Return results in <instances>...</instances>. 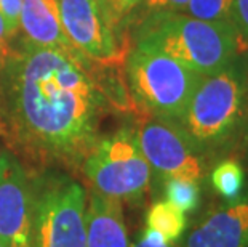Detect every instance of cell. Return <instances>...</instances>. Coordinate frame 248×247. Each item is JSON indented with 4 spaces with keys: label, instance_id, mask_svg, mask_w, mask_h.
I'll return each instance as SVG.
<instances>
[{
    "label": "cell",
    "instance_id": "obj_5",
    "mask_svg": "<svg viewBox=\"0 0 248 247\" xmlns=\"http://www.w3.org/2000/svg\"><path fill=\"white\" fill-rule=\"evenodd\" d=\"M92 193L120 202H141L149 191L152 169L142 156L135 127L124 125L101 135L80 170Z\"/></svg>",
    "mask_w": 248,
    "mask_h": 247
},
{
    "label": "cell",
    "instance_id": "obj_16",
    "mask_svg": "<svg viewBox=\"0 0 248 247\" xmlns=\"http://www.w3.org/2000/svg\"><path fill=\"white\" fill-rule=\"evenodd\" d=\"M234 0H189L186 15L212 23H229Z\"/></svg>",
    "mask_w": 248,
    "mask_h": 247
},
{
    "label": "cell",
    "instance_id": "obj_2",
    "mask_svg": "<svg viewBox=\"0 0 248 247\" xmlns=\"http://www.w3.org/2000/svg\"><path fill=\"white\" fill-rule=\"evenodd\" d=\"M128 39L131 47L159 51L202 77L224 69L239 55L229 23H212L186 13L147 16L131 26Z\"/></svg>",
    "mask_w": 248,
    "mask_h": 247
},
{
    "label": "cell",
    "instance_id": "obj_20",
    "mask_svg": "<svg viewBox=\"0 0 248 247\" xmlns=\"http://www.w3.org/2000/svg\"><path fill=\"white\" fill-rule=\"evenodd\" d=\"M23 0H0V16L7 26L10 39H15L19 34V13Z\"/></svg>",
    "mask_w": 248,
    "mask_h": 247
},
{
    "label": "cell",
    "instance_id": "obj_11",
    "mask_svg": "<svg viewBox=\"0 0 248 247\" xmlns=\"http://www.w3.org/2000/svg\"><path fill=\"white\" fill-rule=\"evenodd\" d=\"M21 37L46 49H74L62 29L58 0H23L19 13Z\"/></svg>",
    "mask_w": 248,
    "mask_h": 247
},
{
    "label": "cell",
    "instance_id": "obj_3",
    "mask_svg": "<svg viewBox=\"0 0 248 247\" xmlns=\"http://www.w3.org/2000/svg\"><path fill=\"white\" fill-rule=\"evenodd\" d=\"M235 60L224 69L200 79L176 124L203 159L232 152L248 111L245 85Z\"/></svg>",
    "mask_w": 248,
    "mask_h": 247
},
{
    "label": "cell",
    "instance_id": "obj_21",
    "mask_svg": "<svg viewBox=\"0 0 248 247\" xmlns=\"http://www.w3.org/2000/svg\"><path fill=\"white\" fill-rule=\"evenodd\" d=\"M234 159H242V161H247L248 162V111L244 117V122H242V127H240V132H239V136H237V141H235V146L234 149Z\"/></svg>",
    "mask_w": 248,
    "mask_h": 247
},
{
    "label": "cell",
    "instance_id": "obj_19",
    "mask_svg": "<svg viewBox=\"0 0 248 247\" xmlns=\"http://www.w3.org/2000/svg\"><path fill=\"white\" fill-rule=\"evenodd\" d=\"M231 26L234 29L239 53L248 49V0H234L231 8Z\"/></svg>",
    "mask_w": 248,
    "mask_h": 247
},
{
    "label": "cell",
    "instance_id": "obj_26",
    "mask_svg": "<svg viewBox=\"0 0 248 247\" xmlns=\"http://www.w3.org/2000/svg\"><path fill=\"white\" fill-rule=\"evenodd\" d=\"M0 138H2V124H0Z\"/></svg>",
    "mask_w": 248,
    "mask_h": 247
},
{
    "label": "cell",
    "instance_id": "obj_22",
    "mask_svg": "<svg viewBox=\"0 0 248 247\" xmlns=\"http://www.w3.org/2000/svg\"><path fill=\"white\" fill-rule=\"evenodd\" d=\"M131 247H170V244H167L154 231L146 228L144 233L141 234V238H138V241Z\"/></svg>",
    "mask_w": 248,
    "mask_h": 247
},
{
    "label": "cell",
    "instance_id": "obj_18",
    "mask_svg": "<svg viewBox=\"0 0 248 247\" xmlns=\"http://www.w3.org/2000/svg\"><path fill=\"white\" fill-rule=\"evenodd\" d=\"M187 3H189V0H142L141 7L138 10V13H136L135 21L131 26H135L138 21L144 19L147 16H154V15L186 13Z\"/></svg>",
    "mask_w": 248,
    "mask_h": 247
},
{
    "label": "cell",
    "instance_id": "obj_25",
    "mask_svg": "<svg viewBox=\"0 0 248 247\" xmlns=\"http://www.w3.org/2000/svg\"><path fill=\"white\" fill-rule=\"evenodd\" d=\"M0 247H8V246H7V244H5V243H3V241H2V239H0Z\"/></svg>",
    "mask_w": 248,
    "mask_h": 247
},
{
    "label": "cell",
    "instance_id": "obj_24",
    "mask_svg": "<svg viewBox=\"0 0 248 247\" xmlns=\"http://www.w3.org/2000/svg\"><path fill=\"white\" fill-rule=\"evenodd\" d=\"M10 45H12V39H10V35H8L3 18L0 16V60L7 55V51L10 50Z\"/></svg>",
    "mask_w": 248,
    "mask_h": 247
},
{
    "label": "cell",
    "instance_id": "obj_17",
    "mask_svg": "<svg viewBox=\"0 0 248 247\" xmlns=\"http://www.w3.org/2000/svg\"><path fill=\"white\" fill-rule=\"evenodd\" d=\"M101 3L104 5L115 28L122 34L128 35V29L133 24L142 0H101Z\"/></svg>",
    "mask_w": 248,
    "mask_h": 247
},
{
    "label": "cell",
    "instance_id": "obj_23",
    "mask_svg": "<svg viewBox=\"0 0 248 247\" xmlns=\"http://www.w3.org/2000/svg\"><path fill=\"white\" fill-rule=\"evenodd\" d=\"M237 65H239L240 74H242V81H244L245 85V92H247V99H248V49L242 53L237 55Z\"/></svg>",
    "mask_w": 248,
    "mask_h": 247
},
{
    "label": "cell",
    "instance_id": "obj_12",
    "mask_svg": "<svg viewBox=\"0 0 248 247\" xmlns=\"http://www.w3.org/2000/svg\"><path fill=\"white\" fill-rule=\"evenodd\" d=\"M87 202V247H131L122 202L92 193Z\"/></svg>",
    "mask_w": 248,
    "mask_h": 247
},
{
    "label": "cell",
    "instance_id": "obj_8",
    "mask_svg": "<svg viewBox=\"0 0 248 247\" xmlns=\"http://www.w3.org/2000/svg\"><path fill=\"white\" fill-rule=\"evenodd\" d=\"M135 133L142 156L163 180L199 183L207 172V162L176 124L149 115L136 117Z\"/></svg>",
    "mask_w": 248,
    "mask_h": 247
},
{
    "label": "cell",
    "instance_id": "obj_6",
    "mask_svg": "<svg viewBox=\"0 0 248 247\" xmlns=\"http://www.w3.org/2000/svg\"><path fill=\"white\" fill-rule=\"evenodd\" d=\"M87 191L67 175L45 178L35 198V247H87Z\"/></svg>",
    "mask_w": 248,
    "mask_h": 247
},
{
    "label": "cell",
    "instance_id": "obj_10",
    "mask_svg": "<svg viewBox=\"0 0 248 247\" xmlns=\"http://www.w3.org/2000/svg\"><path fill=\"white\" fill-rule=\"evenodd\" d=\"M184 247H248V193L208 210L187 233Z\"/></svg>",
    "mask_w": 248,
    "mask_h": 247
},
{
    "label": "cell",
    "instance_id": "obj_7",
    "mask_svg": "<svg viewBox=\"0 0 248 247\" xmlns=\"http://www.w3.org/2000/svg\"><path fill=\"white\" fill-rule=\"evenodd\" d=\"M62 29L80 53L104 65H124L130 39L115 28L101 0H58Z\"/></svg>",
    "mask_w": 248,
    "mask_h": 247
},
{
    "label": "cell",
    "instance_id": "obj_15",
    "mask_svg": "<svg viewBox=\"0 0 248 247\" xmlns=\"http://www.w3.org/2000/svg\"><path fill=\"white\" fill-rule=\"evenodd\" d=\"M165 196L167 201L171 202L173 206L178 207L181 212H191L199 206L200 190L199 183L189 181V180H173L165 181Z\"/></svg>",
    "mask_w": 248,
    "mask_h": 247
},
{
    "label": "cell",
    "instance_id": "obj_9",
    "mask_svg": "<svg viewBox=\"0 0 248 247\" xmlns=\"http://www.w3.org/2000/svg\"><path fill=\"white\" fill-rule=\"evenodd\" d=\"M0 239L8 247H35L32 180L10 149H0Z\"/></svg>",
    "mask_w": 248,
    "mask_h": 247
},
{
    "label": "cell",
    "instance_id": "obj_14",
    "mask_svg": "<svg viewBox=\"0 0 248 247\" xmlns=\"http://www.w3.org/2000/svg\"><path fill=\"white\" fill-rule=\"evenodd\" d=\"M210 178L215 191L226 201H234L244 194L245 170L240 161L234 157H224L216 162Z\"/></svg>",
    "mask_w": 248,
    "mask_h": 247
},
{
    "label": "cell",
    "instance_id": "obj_1",
    "mask_svg": "<svg viewBox=\"0 0 248 247\" xmlns=\"http://www.w3.org/2000/svg\"><path fill=\"white\" fill-rule=\"evenodd\" d=\"M136 117L124 65L77 49H46L16 35L0 60L2 138L34 169L78 172L108 114Z\"/></svg>",
    "mask_w": 248,
    "mask_h": 247
},
{
    "label": "cell",
    "instance_id": "obj_4",
    "mask_svg": "<svg viewBox=\"0 0 248 247\" xmlns=\"http://www.w3.org/2000/svg\"><path fill=\"white\" fill-rule=\"evenodd\" d=\"M124 74L136 117L149 115L178 124L202 76L155 50L131 47Z\"/></svg>",
    "mask_w": 248,
    "mask_h": 247
},
{
    "label": "cell",
    "instance_id": "obj_13",
    "mask_svg": "<svg viewBox=\"0 0 248 247\" xmlns=\"http://www.w3.org/2000/svg\"><path fill=\"white\" fill-rule=\"evenodd\" d=\"M146 228L154 231L167 244H175L186 230V215L168 201L152 204L146 215Z\"/></svg>",
    "mask_w": 248,
    "mask_h": 247
}]
</instances>
